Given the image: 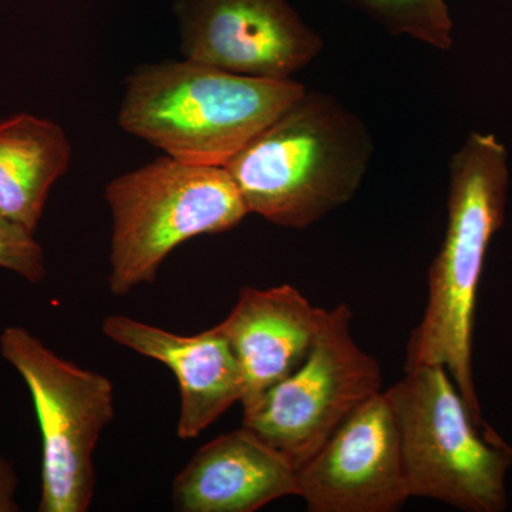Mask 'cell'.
Wrapping results in <instances>:
<instances>
[{"instance_id":"9c48e42d","label":"cell","mask_w":512,"mask_h":512,"mask_svg":"<svg viewBox=\"0 0 512 512\" xmlns=\"http://www.w3.org/2000/svg\"><path fill=\"white\" fill-rule=\"evenodd\" d=\"M311 512H394L410 498L402 444L383 392L363 403L298 470Z\"/></svg>"},{"instance_id":"9a60e30c","label":"cell","mask_w":512,"mask_h":512,"mask_svg":"<svg viewBox=\"0 0 512 512\" xmlns=\"http://www.w3.org/2000/svg\"><path fill=\"white\" fill-rule=\"evenodd\" d=\"M0 268L22 276L30 284L46 278L45 251L35 234L0 215Z\"/></svg>"},{"instance_id":"4fadbf2b","label":"cell","mask_w":512,"mask_h":512,"mask_svg":"<svg viewBox=\"0 0 512 512\" xmlns=\"http://www.w3.org/2000/svg\"><path fill=\"white\" fill-rule=\"evenodd\" d=\"M72 146L59 124L32 114L0 121V215L35 234Z\"/></svg>"},{"instance_id":"7c38bea8","label":"cell","mask_w":512,"mask_h":512,"mask_svg":"<svg viewBox=\"0 0 512 512\" xmlns=\"http://www.w3.org/2000/svg\"><path fill=\"white\" fill-rule=\"evenodd\" d=\"M292 495L298 470L244 426L198 448L173 483L181 512H254Z\"/></svg>"},{"instance_id":"6da1fadb","label":"cell","mask_w":512,"mask_h":512,"mask_svg":"<svg viewBox=\"0 0 512 512\" xmlns=\"http://www.w3.org/2000/svg\"><path fill=\"white\" fill-rule=\"evenodd\" d=\"M510 170L494 134L471 133L450 163L448 221L429 272V298L410 336L406 367H446L478 429L484 421L473 375L476 305L485 256L503 228Z\"/></svg>"},{"instance_id":"5bb4252c","label":"cell","mask_w":512,"mask_h":512,"mask_svg":"<svg viewBox=\"0 0 512 512\" xmlns=\"http://www.w3.org/2000/svg\"><path fill=\"white\" fill-rule=\"evenodd\" d=\"M394 36H409L439 50L453 46L446 0H348Z\"/></svg>"},{"instance_id":"2e32d148","label":"cell","mask_w":512,"mask_h":512,"mask_svg":"<svg viewBox=\"0 0 512 512\" xmlns=\"http://www.w3.org/2000/svg\"><path fill=\"white\" fill-rule=\"evenodd\" d=\"M19 478L12 461L0 456V512H18L20 510L16 501Z\"/></svg>"},{"instance_id":"52a82bcc","label":"cell","mask_w":512,"mask_h":512,"mask_svg":"<svg viewBox=\"0 0 512 512\" xmlns=\"http://www.w3.org/2000/svg\"><path fill=\"white\" fill-rule=\"evenodd\" d=\"M345 303L325 312L301 366L244 413L242 426L299 470L340 424L382 392V370L353 339Z\"/></svg>"},{"instance_id":"30bf717a","label":"cell","mask_w":512,"mask_h":512,"mask_svg":"<svg viewBox=\"0 0 512 512\" xmlns=\"http://www.w3.org/2000/svg\"><path fill=\"white\" fill-rule=\"evenodd\" d=\"M101 330L117 345L164 363L177 377L180 439H195L235 403L241 404V370L217 325L183 336L128 316L111 315L103 320Z\"/></svg>"},{"instance_id":"e0dca14e","label":"cell","mask_w":512,"mask_h":512,"mask_svg":"<svg viewBox=\"0 0 512 512\" xmlns=\"http://www.w3.org/2000/svg\"><path fill=\"white\" fill-rule=\"evenodd\" d=\"M510 451H511V456H512V447H510Z\"/></svg>"},{"instance_id":"3957f363","label":"cell","mask_w":512,"mask_h":512,"mask_svg":"<svg viewBox=\"0 0 512 512\" xmlns=\"http://www.w3.org/2000/svg\"><path fill=\"white\" fill-rule=\"evenodd\" d=\"M305 90L188 59L143 64L127 77L119 124L165 156L224 167Z\"/></svg>"},{"instance_id":"277c9868","label":"cell","mask_w":512,"mask_h":512,"mask_svg":"<svg viewBox=\"0 0 512 512\" xmlns=\"http://www.w3.org/2000/svg\"><path fill=\"white\" fill-rule=\"evenodd\" d=\"M386 394L402 444L410 498H430L466 512L507 510L510 444L473 421L446 367H406Z\"/></svg>"},{"instance_id":"5b68a950","label":"cell","mask_w":512,"mask_h":512,"mask_svg":"<svg viewBox=\"0 0 512 512\" xmlns=\"http://www.w3.org/2000/svg\"><path fill=\"white\" fill-rule=\"evenodd\" d=\"M106 200L114 296L153 284L167 256L188 239L229 231L249 214L224 167L168 156L114 178Z\"/></svg>"},{"instance_id":"8992f818","label":"cell","mask_w":512,"mask_h":512,"mask_svg":"<svg viewBox=\"0 0 512 512\" xmlns=\"http://www.w3.org/2000/svg\"><path fill=\"white\" fill-rule=\"evenodd\" d=\"M0 353L28 386L39 420V511H89L96 487L93 454L116 416L113 383L57 356L23 326L3 330Z\"/></svg>"},{"instance_id":"ba28073f","label":"cell","mask_w":512,"mask_h":512,"mask_svg":"<svg viewBox=\"0 0 512 512\" xmlns=\"http://www.w3.org/2000/svg\"><path fill=\"white\" fill-rule=\"evenodd\" d=\"M184 59L285 82L322 52V37L288 0H177Z\"/></svg>"},{"instance_id":"7a4b0ae2","label":"cell","mask_w":512,"mask_h":512,"mask_svg":"<svg viewBox=\"0 0 512 512\" xmlns=\"http://www.w3.org/2000/svg\"><path fill=\"white\" fill-rule=\"evenodd\" d=\"M373 141L365 123L330 94L306 89L224 168L249 214L305 229L355 197Z\"/></svg>"},{"instance_id":"8fae6325","label":"cell","mask_w":512,"mask_h":512,"mask_svg":"<svg viewBox=\"0 0 512 512\" xmlns=\"http://www.w3.org/2000/svg\"><path fill=\"white\" fill-rule=\"evenodd\" d=\"M325 312L292 285L241 289L234 308L217 326L241 370L244 413L302 365Z\"/></svg>"}]
</instances>
